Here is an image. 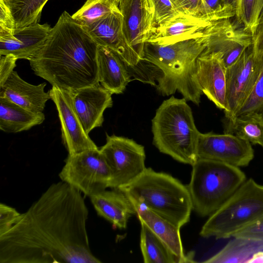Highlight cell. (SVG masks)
Listing matches in <instances>:
<instances>
[{
    "label": "cell",
    "mask_w": 263,
    "mask_h": 263,
    "mask_svg": "<svg viewBox=\"0 0 263 263\" xmlns=\"http://www.w3.org/2000/svg\"><path fill=\"white\" fill-rule=\"evenodd\" d=\"M88 216L81 192L52 183L0 236V263L101 262L90 248Z\"/></svg>",
    "instance_id": "6da1fadb"
},
{
    "label": "cell",
    "mask_w": 263,
    "mask_h": 263,
    "mask_svg": "<svg viewBox=\"0 0 263 263\" xmlns=\"http://www.w3.org/2000/svg\"><path fill=\"white\" fill-rule=\"evenodd\" d=\"M98 46L85 28L64 11L44 45L28 61L36 76L70 91L100 84Z\"/></svg>",
    "instance_id": "7a4b0ae2"
},
{
    "label": "cell",
    "mask_w": 263,
    "mask_h": 263,
    "mask_svg": "<svg viewBox=\"0 0 263 263\" xmlns=\"http://www.w3.org/2000/svg\"><path fill=\"white\" fill-rule=\"evenodd\" d=\"M206 46L198 37L160 45L145 43L142 61L158 67L162 76L158 90L168 96L179 91L186 100L198 105L202 93L196 81V61Z\"/></svg>",
    "instance_id": "3957f363"
},
{
    "label": "cell",
    "mask_w": 263,
    "mask_h": 263,
    "mask_svg": "<svg viewBox=\"0 0 263 263\" xmlns=\"http://www.w3.org/2000/svg\"><path fill=\"white\" fill-rule=\"evenodd\" d=\"M119 190L133 205H142L179 228L190 220L193 206L187 186L170 174L146 168Z\"/></svg>",
    "instance_id": "277c9868"
},
{
    "label": "cell",
    "mask_w": 263,
    "mask_h": 263,
    "mask_svg": "<svg viewBox=\"0 0 263 263\" xmlns=\"http://www.w3.org/2000/svg\"><path fill=\"white\" fill-rule=\"evenodd\" d=\"M152 121L153 144L161 153L186 164L197 161L200 132L185 98L172 96L164 100Z\"/></svg>",
    "instance_id": "5b68a950"
},
{
    "label": "cell",
    "mask_w": 263,
    "mask_h": 263,
    "mask_svg": "<svg viewBox=\"0 0 263 263\" xmlns=\"http://www.w3.org/2000/svg\"><path fill=\"white\" fill-rule=\"evenodd\" d=\"M187 185L193 210L202 217L217 210L246 180L239 167L206 159L193 165Z\"/></svg>",
    "instance_id": "8992f818"
},
{
    "label": "cell",
    "mask_w": 263,
    "mask_h": 263,
    "mask_svg": "<svg viewBox=\"0 0 263 263\" xmlns=\"http://www.w3.org/2000/svg\"><path fill=\"white\" fill-rule=\"evenodd\" d=\"M263 216V185L246 180L203 225L200 235L226 239L233 237Z\"/></svg>",
    "instance_id": "52a82bcc"
},
{
    "label": "cell",
    "mask_w": 263,
    "mask_h": 263,
    "mask_svg": "<svg viewBox=\"0 0 263 263\" xmlns=\"http://www.w3.org/2000/svg\"><path fill=\"white\" fill-rule=\"evenodd\" d=\"M59 175L88 197L108 188L111 178L110 167L98 148L68 155Z\"/></svg>",
    "instance_id": "ba28073f"
},
{
    "label": "cell",
    "mask_w": 263,
    "mask_h": 263,
    "mask_svg": "<svg viewBox=\"0 0 263 263\" xmlns=\"http://www.w3.org/2000/svg\"><path fill=\"white\" fill-rule=\"evenodd\" d=\"M100 150L111 170L109 188L119 189L128 185L146 168L144 146L133 139L106 134V143Z\"/></svg>",
    "instance_id": "9c48e42d"
},
{
    "label": "cell",
    "mask_w": 263,
    "mask_h": 263,
    "mask_svg": "<svg viewBox=\"0 0 263 263\" xmlns=\"http://www.w3.org/2000/svg\"><path fill=\"white\" fill-rule=\"evenodd\" d=\"M263 65V55H256L252 44L233 64L226 69L227 119L234 117L247 100Z\"/></svg>",
    "instance_id": "30bf717a"
},
{
    "label": "cell",
    "mask_w": 263,
    "mask_h": 263,
    "mask_svg": "<svg viewBox=\"0 0 263 263\" xmlns=\"http://www.w3.org/2000/svg\"><path fill=\"white\" fill-rule=\"evenodd\" d=\"M197 159L218 161L237 167L248 166L254 157L252 144L235 135L199 133Z\"/></svg>",
    "instance_id": "8fae6325"
},
{
    "label": "cell",
    "mask_w": 263,
    "mask_h": 263,
    "mask_svg": "<svg viewBox=\"0 0 263 263\" xmlns=\"http://www.w3.org/2000/svg\"><path fill=\"white\" fill-rule=\"evenodd\" d=\"M125 37L141 62L145 43L154 28V9L151 0H120Z\"/></svg>",
    "instance_id": "7c38bea8"
},
{
    "label": "cell",
    "mask_w": 263,
    "mask_h": 263,
    "mask_svg": "<svg viewBox=\"0 0 263 263\" xmlns=\"http://www.w3.org/2000/svg\"><path fill=\"white\" fill-rule=\"evenodd\" d=\"M49 91L58 112L62 139L68 155L98 148L84 130L73 108L70 91L54 86Z\"/></svg>",
    "instance_id": "4fadbf2b"
},
{
    "label": "cell",
    "mask_w": 263,
    "mask_h": 263,
    "mask_svg": "<svg viewBox=\"0 0 263 263\" xmlns=\"http://www.w3.org/2000/svg\"><path fill=\"white\" fill-rule=\"evenodd\" d=\"M226 67L216 52H203L196 61V79L202 92L224 112L228 110Z\"/></svg>",
    "instance_id": "5bb4252c"
},
{
    "label": "cell",
    "mask_w": 263,
    "mask_h": 263,
    "mask_svg": "<svg viewBox=\"0 0 263 263\" xmlns=\"http://www.w3.org/2000/svg\"><path fill=\"white\" fill-rule=\"evenodd\" d=\"M83 27L98 46L107 47L116 51L127 66H135L140 62L125 37L123 16L120 10Z\"/></svg>",
    "instance_id": "9a60e30c"
},
{
    "label": "cell",
    "mask_w": 263,
    "mask_h": 263,
    "mask_svg": "<svg viewBox=\"0 0 263 263\" xmlns=\"http://www.w3.org/2000/svg\"><path fill=\"white\" fill-rule=\"evenodd\" d=\"M72 105L88 134L100 127L106 109L112 106V93L101 85L86 86L70 91Z\"/></svg>",
    "instance_id": "2e32d148"
},
{
    "label": "cell",
    "mask_w": 263,
    "mask_h": 263,
    "mask_svg": "<svg viewBox=\"0 0 263 263\" xmlns=\"http://www.w3.org/2000/svg\"><path fill=\"white\" fill-rule=\"evenodd\" d=\"M52 29L39 23L15 29L13 36L0 38V55L12 54L29 60L44 45Z\"/></svg>",
    "instance_id": "e0dca14e"
},
{
    "label": "cell",
    "mask_w": 263,
    "mask_h": 263,
    "mask_svg": "<svg viewBox=\"0 0 263 263\" xmlns=\"http://www.w3.org/2000/svg\"><path fill=\"white\" fill-rule=\"evenodd\" d=\"M212 20L201 16L180 13L170 21L155 27L147 42L166 45L197 38L200 30Z\"/></svg>",
    "instance_id": "ac0fdd59"
},
{
    "label": "cell",
    "mask_w": 263,
    "mask_h": 263,
    "mask_svg": "<svg viewBox=\"0 0 263 263\" xmlns=\"http://www.w3.org/2000/svg\"><path fill=\"white\" fill-rule=\"evenodd\" d=\"M89 198L98 215L115 228H126L129 218L137 214L130 199L119 189H105L91 195Z\"/></svg>",
    "instance_id": "d6986e66"
},
{
    "label": "cell",
    "mask_w": 263,
    "mask_h": 263,
    "mask_svg": "<svg viewBox=\"0 0 263 263\" xmlns=\"http://www.w3.org/2000/svg\"><path fill=\"white\" fill-rule=\"evenodd\" d=\"M43 83L37 85L29 84L13 71L0 86V97L6 98L30 111L42 112L47 101L51 99L50 91L44 90Z\"/></svg>",
    "instance_id": "ffe728a7"
},
{
    "label": "cell",
    "mask_w": 263,
    "mask_h": 263,
    "mask_svg": "<svg viewBox=\"0 0 263 263\" xmlns=\"http://www.w3.org/2000/svg\"><path fill=\"white\" fill-rule=\"evenodd\" d=\"M97 61L100 84L112 94L122 93L130 76L120 55L109 47L98 46Z\"/></svg>",
    "instance_id": "44dd1931"
},
{
    "label": "cell",
    "mask_w": 263,
    "mask_h": 263,
    "mask_svg": "<svg viewBox=\"0 0 263 263\" xmlns=\"http://www.w3.org/2000/svg\"><path fill=\"white\" fill-rule=\"evenodd\" d=\"M140 222L145 224L184 262H195L193 254L185 255L180 229L142 205H134Z\"/></svg>",
    "instance_id": "7402d4cb"
},
{
    "label": "cell",
    "mask_w": 263,
    "mask_h": 263,
    "mask_svg": "<svg viewBox=\"0 0 263 263\" xmlns=\"http://www.w3.org/2000/svg\"><path fill=\"white\" fill-rule=\"evenodd\" d=\"M45 119L43 112L27 110L6 98L0 97V129L8 133L27 130Z\"/></svg>",
    "instance_id": "603a6c76"
},
{
    "label": "cell",
    "mask_w": 263,
    "mask_h": 263,
    "mask_svg": "<svg viewBox=\"0 0 263 263\" xmlns=\"http://www.w3.org/2000/svg\"><path fill=\"white\" fill-rule=\"evenodd\" d=\"M224 133L235 135L263 147V114L252 112L224 118Z\"/></svg>",
    "instance_id": "cb8c5ba5"
},
{
    "label": "cell",
    "mask_w": 263,
    "mask_h": 263,
    "mask_svg": "<svg viewBox=\"0 0 263 263\" xmlns=\"http://www.w3.org/2000/svg\"><path fill=\"white\" fill-rule=\"evenodd\" d=\"M234 238L220 251L203 262H248L255 253L263 250V241L241 237Z\"/></svg>",
    "instance_id": "d4e9b609"
},
{
    "label": "cell",
    "mask_w": 263,
    "mask_h": 263,
    "mask_svg": "<svg viewBox=\"0 0 263 263\" xmlns=\"http://www.w3.org/2000/svg\"><path fill=\"white\" fill-rule=\"evenodd\" d=\"M141 223L140 246L145 263H182L145 224Z\"/></svg>",
    "instance_id": "484cf974"
},
{
    "label": "cell",
    "mask_w": 263,
    "mask_h": 263,
    "mask_svg": "<svg viewBox=\"0 0 263 263\" xmlns=\"http://www.w3.org/2000/svg\"><path fill=\"white\" fill-rule=\"evenodd\" d=\"M15 22L16 29L39 23L43 8L48 0H4Z\"/></svg>",
    "instance_id": "4316f807"
},
{
    "label": "cell",
    "mask_w": 263,
    "mask_h": 263,
    "mask_svg": "<svg viewBox=\"0 0 263 263\" xmlns=\"http://www.w3.org/2000/svg\"><path fill=\"white\" fill-rule=\"evenodd\" d=\"M119 10L117 0H87L72 17L82 26H87Z\"/></svg>",
    "instance_id": "83f0119b"
},
{
    "label": "cell",
    "mask_w": 263,
    "mask_h": 263,
    "mask_svg": "<svg viewBox=\"0 0 263 263\" xmlns=\"http://www.w3.org/2000/svg\"><path fill=\"white\" fill-rule=\"evenodd\" d=\"M263 16V0H239L235 15L244 30L252 33Z\"/></svg>",
    "instance_id": "f1b7e54d"
},
{
    "label": "cell",
    "mask_w": 263,
    "mask_h": 263,
    "mask_svg": "<svg viewBox=\"0 0 263 263\" xmlns=\"http://www.w3.org/2000/svg\"><path fill=\"white\" fill-rule=\"evenodd\" d=\"M252 112L263 113V65L252 91L235 117Z\"/></svg>",
    "instance_id": "f546056e"
},
{
    "label": "cell",
    "mask_w": 263,
    "mask_h": 263,
    "mask_svg": "<svg viewBox=\"0 0 263 263\" xmlns=\"http://www.w3.org/2000/svg\"><path fill=\"white\" fill-rule=\"evenodd\" d=\"M154 9V27L180 14L171 0H151Z\"/></svg>",
    "instance_id": "4dcf8cb0"
},
{
    "label": "cell",
    "mask_w": 263,
    "mask_h": 263,
    "mask_svg": "<svg viewBox=\"0 0 263 263\" xmlns=\"http://www.w3.org/2000/svg\"><path fill=\"white\" fill-rule=\"evenodd\" d=\"M171 1L180 13L201 16L207 18L204 0Z\"/></svg>",
    "instance_id": "1f68e13d"
},
{
    "label": "cell",
    "mask_w": 263,
    "mask_h": 263,
    "mask_svg": "<svg viewBox=\"0 0 263 263\" xmlns=\"http://www.w3.org/2000/svg\"><path fill=\"white\" fill-rule=\"evenodd\" d=\"M15 29V20L9 7L4 0H0V38L13 36Z\"/></svg>",
    "instance_id": "d6a6232c"
},
{
    "label": "cell",
    "mask_w": 263,
    "mask_h": 263,
    "mask_svg": "<svg viewBox=\"0 0 263 263\" xmlns=\"http://www.w3.org/2000/svg\"><path fill=\"white\" fill-rule=\"evenodd\" d=\"M21 214L15 208L0 203V236L8 232L20 219Z\"/></svg>",
    "instance_id": "836d02e7"
},
{
    "label": "cell",
    "mask_w": 263,
    "mask_h": 263,
    "mask_svg": "<svg viewBox=\"0 0 263 263\" xmlns=\"http://www.w3.org/2000/svg\"><path fill=\"white\" fill-rule=\"evenodd\" d=\"M233 237L263 241V216L236 232Z\"/></svg>",
    "instance_id": "e575fe53"
},
{
    "label": "cell",
    "mask_w": 263,
    "mask_h": 263,
    "mask_svg": "<svg viewBox=\"0 0 263 263\" xmlns=\"http://www.w3.org/2000/svg\"><path fill=\"white\" fill-rule=\"evenodd\" d=\"M18 59L12 54L1 55L0 59V86L8 78L16 65Z\"/></svg>",
    "instance_id": "d590c367"
},
{
    "label": "cell",
    "mask_w": 263,
    "mask_h": 263,
    "mask_svg": "<svg viewBox=\"0 0 263 263\" xmlns=\"http://www.w3.org/2000/svg\"><path fill=\"white\" fill-rule=\"evenodd\" d=\"M252 46L256 55H263V16L260 18L252 32Z\"/></svg>",
    "instance_id": "8d00e7d4"
},
{
    "label": "cell",
    "mask_w": 263,
    "mask_h": 263,
    "mask_svg": "<svg viewBox=\"0 0 263 263\" xmlns=\"http://www.w3.org/2000/svg\"><path fill=\"white\" fill-rule=\"evenodd\" d=\"M206 17L210 20L223 19L221 17L222 0H204Z\"/></svg>",
    "instance_id": "74e56055"
},
{
    "label": "cell",
    "mask_w": 263,
    "mask_h": 263,
    "mask_svg": "<svg viewBox=\"0 0 263 263\" xmlns=\"http://www.w3.org/2000/svg\"><path fill=\"white\" fill-rule=\"evenodd\" d=\"M239 0H222L221 17L230 18L236 15Z\"/></svg>",
    "instance_id": "f35d334b"
},
{
    "label": "cell",
    "mask_w": 263,
    "mask_h": 263,
    "mask_svg": "<svg viewBox=\"0 0 263 263\" xmlns=\"http://www.w3.org/2000/svg\"><path fill=\"white\" fill-rule=\"evenodd\" d=\"M248 262H263V250L255 253Z\"/></svg>",
    "instance_id": "ab89813d"
},
{
    "label": "cell",
    "mask_w": 263,
    "mask_h": 263,
    "mask_svg": "<svg viewBox=\"0 0 263 263\" xmlns=\"http://www.w3.org/2000/svg\"><path fill=\"white\" fill-rule=\"evenodd\" d=\"M117 1L118 2V3H119V1H120V0H117Z\"/></svg>",
    "instance_id": "60d3db41"
},
{
    "label": "cell",
    "mask_w": 263,
    "mask_h": 263,
    "mask_svg": "<svg viewBox=\"0 0 263 263\" xmlns=\"http://www.w3.org/2000/svg\"><path fill=\"white\" fill-rule=\"evenodd\" d=\"M263 114V113H262Z\"/></svg>",
    "instance_id": "b9f144b4"
}]
</instances>
